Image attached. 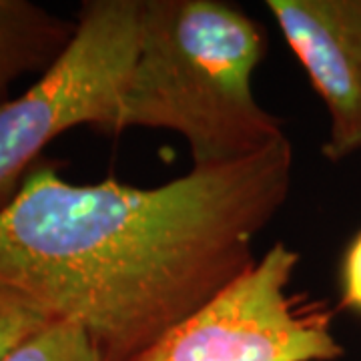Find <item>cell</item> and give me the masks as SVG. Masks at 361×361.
Segmentation results:
<instances>
[{"label": "cell", "instance_id": "obj_4", "mask_svg": "<svg viewBox=\"0 0 361 361\" xmlns=\"http://www.w3.org/2000/svg\"><path fill=\"white\" fill-rule=\"evenodd\" d=\"M299 253L275 243L137 361H334L325 301L291 293Z\"/></svg>", "mask_w": 361, "mask_h": 361}, {"label": "cell", "instance_id": "obj_9", "mask_svg": "<svg viewBox=\"0 0 361 361\" xmlns=\"http://www.w3.org/2000/svg\"><path fill=\"white\" fill-rule=\"evenodd\" d=\"M341 307L361 313V231L341 259Z\"/></svg>", "mask_w": 361, "mask_h": 361}, {"label": "cell", "instance_id": "obj_3", "mask_svg": "<svg viewBox=\"0 0 361 361\" xmlns=\"http://www.w3.org/2000/svg\"><path fill=\"white\" fill-rule=\"evenodd\" d=\"M142 0H87L66 49L37 82L0 106V209L44 147L80 125L118 135L141 37Z\"/></svg>", "mask_w": 361, "mask_h": 361}, {"label": "cell", "instance_id": "obj_2", "mask_svg": "<svg viewBox=\"0 0 361 361\" xmlns=\"http://www.w3.org/2000/svg\"><path fill=\"white\" fill-rule=\"evenodd\" d=\"M265 30L221 0H142L141 37L118 115L123 130H173L193 169L255 155L285 137L253 97Z\"/></svg>", "mask_w": 361, "mask_h": 361}, {"label": "cell", "instance_id": "obj_7", "mask_svg": "<svg viewBox=\"0 0 361 361\" xmlns=\"http://www.w3.org/2000/svg\"><path fill=\"white\" fill-rule=\"evenodd\" d=\"M0 361H104V357L80 323L52 319Z\"/></svg>", "mask_w": 361, "mask_h": 361}, {"label": "cell", "instance_id": "obj_5", "mask_svg": "<svg viewBox=\"0 0 361 361\" xmlns=\"http://www.w3.org/2000/svg\"><path fill=\"white\" fill-rule=\"evenodd\" d=\"M267 8L329 113L322 153L361 151V0H267Z\"/></svg>", "mask_w": 361, "mask_h": 361}, {"label": "cell", "instance_id": "obj_8", "mask_svg": "<svg viewBox=\"0 0 361 361\" xmlns=\"http://www.w3.org/2000/svg\"><path fill=\"white\" fill-rule=\"evenodd\" d=\"M49 322L51 317L35 303L0 283V360Z\"/></svg>", "mask_w": 361, "mask_h": 361}, {"label": "cell", "instance_id": "obj_6", "mask_svg": "<svg viewBox=\"0 0 361 361\" xmlns=\"http://www.w3.org/2000/svg\"><path fill=\"white\" fill-rule=\"evenodd\" d=\"M75 23L28 0H0V106L18 78L44 73L75 35Z\"/></svg>", "mask_w": 361, "mask_h": 361}, {"label": "cell", "instance_id": "obj_1", "mask_svg": "<svg viewBox=\"0 0 361 361\" xmlns=\"http://www.w3.org/2000/svg\"><path fill=\"white\" fill-rule=\"evenodd\" d=\"M291 177L287 137L149 189L39 165L0 209V283L80 323L104 361H137L255 263Z\"/></svg>", "mask_w": 361, "mask_h": 361}]
</instances>
